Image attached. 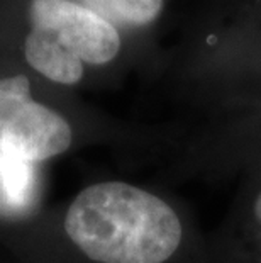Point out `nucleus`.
I'll return each instance as SVG.
<instances>
[{
	"label": "nucleus",
	"instance_id": "f257e3e1",
	"mask_svg": "<svg viewBox=\"0 0 261 263\" xmlns=\"http://www.w3.org/2000/svg\"><path fill=\"white\" fill-rule=\"evenodd\" d=\"M58 229L76 263H207V238L178 200L129 180L87 183Z\"/></svg>",
	"mask_w": 261,
	"mask_h": 263
},
{
	"label": "nucleus",
	"instance_id": "20e7f679",
	"mask_svg": "<svg viewBox=\"0 0 261 263\" xmlns=\"http://www.w3.org/2000/svg\"><path fill=\"white\" fill-rule=\"evenodd\" d=\"M224 155L239 185L224 224L207 238V263H261V143Z\"/></svg>",
	"mask_w": 261,
	"mask_h": 263
},
{
	"label": "nucleus",
	"instance_id": "39448f33",
	"mask_svg": "<svg viewBox=\"0 0 261 263\" xmlns=\"http://www.w3.org/2000/svg\"><path fill=\"white\" fill-rule=\"evenodd\" d=\"M115 26L124 36L143 31L156 22L165 0H76Z\"/></svg>",
	"mask_w": 261,
	"mask_h": 263
},
{
	"label": "nucleus",
	"instance_id": "f03ea898",
	"mask_svg": "<svg viewBox=\"0 0 261 263\" xmlns=\"http://www.w3.org/2000/svg\"><path fill=\"white\" fill-rule=\"evenodd\" d=\"M126 36L76 0H0V58L68 90L124 57Z\"/></svg>",
	"mask_w": 261,
	"mask_h": 263
},
{
	"label": "nucleus",
	"instance_id": "7ed1b4c3",
	"mask_svg": "<svg viewBox=\"0 0 261 263\" xmlns=\"http://www.w3.org/2000/svg\"><path fill=\"white\" fill-rule=\"evenodd\" d=\"M59 92L0 58V155L37 166L75 148L80 127Z\"/></svg>",
	"mask_w": 261,
	"mask_h": 263
}]
</instances>
